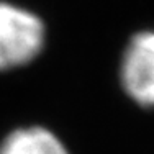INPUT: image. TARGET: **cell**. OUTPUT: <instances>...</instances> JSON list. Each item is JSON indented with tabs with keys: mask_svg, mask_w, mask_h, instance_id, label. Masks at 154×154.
Wrapping results in <instances>:
<instances>
[{
	"mask_svg": "<svg viewBox=\"0 0 154 154\" xmlns=\"http://www.w3.org/2000/svg\"><path fill=\"white\" fill-rule=\"evenodd\" d=\"M43 46V21L21 7L0 2V71L33 61Z\"/></svg>",
	"mask_w": 154,
	"mask_h": 154,
	"instance_id": "cell-1",
	"label": "cell"
},
{
	"mask_svg": "<svg viewBox=\"0 0 154 154\" xmlns=\"http://www.w3.org/2000/svg\"><path fill=\"white\" fill-rule=\"evenodd\" d=\"M122 84L136 103L154 108V31L138 33L122 62Z\"/></svg>",
	"mask_w": 154,
	"mask_h": 154,
	"instance_id": "cell-2",
	"label": "cell"
},
{
	"mask_svg": "<svg viewBox=\"0 0 154 154\" xmlns=\"http://www.w3.org/2000/svg\"><path fill=\"white\" fill-rule=\"evenodd\" d=\"M0 154H69L61 139L41 126L10 133L0 144Z\"/></svg>",
	"mask_w": 154,
	"mask_h": 154,
	"instance_id": "cell-3",
	"label": "cell"
}]
</instances>
